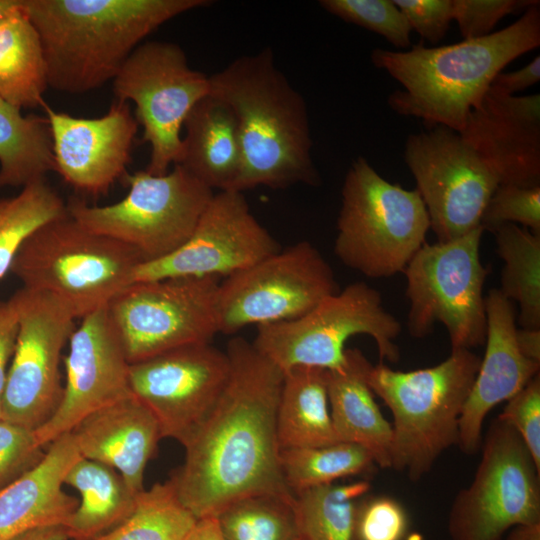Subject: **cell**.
<instances>
[{"instance_id": "15", "label": "cell", "mask_w": 540, "mask_h": 540, "mask_svg": "<svg viewBox=\"0 0 540 540\" xmlns=\"http://www.w3.org/2000/svg\"><path fill=\"white\" fill-rule=\"evenodd\" d=\"M17 334L2 400V419L37 430L56 412L63 393L62 351L75 318L55 297L21 288L10 298Z\"/></svg>"}, {"instance_id": "17", "label": "cell", "mask_w": 540, "mask_h": 540, "mask_svg": "<svg viewBox=\"0 0 540 540\" xmlns=\"http://www.w3.org/2000/svg\"><path fill=\"white\" fill-rule=\"evenodd\" d=\"M230 369L226 351L192 344L130 364V389L155 417L162 438L184 446L217 404Z\"/></svg>"}, {"instance_id": "26", "label": "cell", "mask_w": 540, "mask_h": 540, "mask_svg": "<svg viewBox=\"0 0 540 540\" xmlns=\"http://www.w3.org/2000/svg\"><path fill=\"white\" fill-rule=\"evenodd\" d=\"M183 128L177 164L212 190H232L242 160L239 126L232 108L209 93L191 109Z\"/></svg>"}, {"instance_id": "7", "label": "cell", "mask_w": 540, "mask_h": 540, "mask_svg": "<svg viewBox=\"0 0 540 540\" xmlns=\"http://www.w3.org/2000/svg\"><path fill=\"white\" fill-rule=\"evenodd\" d=\"M341 196L334 242L338 259L372 279L404 271L430 229L418 190L388 182L359 156L347 171Z\"/></svg>"}, {"instance_id": "25", "label": "cell", "mask_w": 540, "mask_h": 540, "mask_svg": "<svg viewBox=\"0 0 540 540\" xmlns=\"http://www.w3.org/2000/svg\"><path fill=\"white\" fill-rule=\"evenodd\" d=\"M370 362L356 348L346 349L345 364L326 370L335 433L342 442L366 449L380 468H390L392 425L384 418L367 382Z\"/></svg>"}, {"instance_id": "35", "label": "cell", "mask_w": 540, "mask_h": 540, "mask_svg": "<svg viewBox=\"0 0 540 540\" xmlns=\"http://www.w3.org/2000/svg\"><path fill=\"white\" fill-rule=\"evenodd\" d=\"M66 213L65 202L45 179L24 186L14 196L0 197V279L10 271L24 241Z\"/></svg>"}, {"instance_id": "33", "label": "cell", "mask_w": 540, "mask_h": 540, "mask_svg": "<svg viewBox=\"0 0 540 540\" xmlns=\"http://www.w3.org/2000/svg\"><path fill=\"white\" fill-rule=\"evenodd\" d=\"M197 521L169 478L138 493L131 514L94 540H186Z\"/></svg>"}, {"instance_id": "34", "label": "cell", "mask_w": 540, "mask_h": 540, "mask_svg": "<svg viewBox=\"0 0 540 540\" xmlns=\"http://www.w3.org/2000/svg\"><path fill=\"white\" fill-rule=\"evenodd\" d=\"M367 481L327 484L294 494L293 508L301 540H353L357 501Z\"/></svg>"}, {"instance_id": "47", "label": "cell", "mask_w": 540, "mask_h": 540, "mask_svg": "<svg viewBox=\"0 0 540 540\" xmlns=\"http://www.w3.org/2000/svg\"><path fill=\"white\" fill-rule=\"evenodd\" d=\"M11 540H69V536L65 525H51L26 531Z\"/></svg>"}, {"instance_id": "30", "label": "cell", "mask_w": 540, "mask_h": 540, "mask_svg": "<svg viewBox=\"0 0 540 540\" xmlns=\"http://www.w3.org/2000/svg\"><path fill=\"white\" fill-rule=\"evenodd\" d=\"M55 172L48 119L24 115L0 98V188L20 187Z\"/></svg>"}, {"instance_id": "18", "label": "cell", "mask_w": 540, "mask_h": 540, "mask_svg": "<svg viewBox=\"0 0 540 540\" xmlns=\"http://www.w3.org/2000/svg\"><path fill=\"white\" fill-rule=\"evenodd\" d=\"M281 249L252 214L243 192L214 194L189 238L162 258L141 262L134 282L226 278Z\"/></svg>"}, {"instance_id": "13", "label": "cell", "mask_w": 540, "mask_h": 540, "mask_svg": "<svg viewBox=\"0 0 540 540\" xmlns=\"http://www.w3.org/2000/svg\"><path fill=\"white\" fill-rule=\"evenodd\" d=\"M339 291L330 264L308 241H300L219 282V333L298 318Z\"/></svg>"}, {"instance_id": "4", "label": "cell", "mask_w": 540, "mask_h": 540, "mask_svg": "<svg viewBox=\"0 0 540 540\" xmlns=\"http://www.w3.org/2000/svg\"><path fill=\"white\" fill-rule=\"evenodd\" d=\"M209 77L210 93L238 121L242 160L233 191L320 183L306 102L277 68L270 47L238 57Z\"/></svg>"}, {"instance_id": "44", "label": "cell", "mask_w": 540, "mask_h": 540, "mask_svg": "<svg viewBox=\"0 0 540 540\" xmlns=\"http://www.w3.org/2000/svg\"><path fill=\"white\" fill-rule=\"evenodd\" d=\"M17 334V314L11 299L0 301V419L6 385L8 363L11 359Z\"/></svg>"}, {"instance_id": "2", "label": "cell", "mask_w": 540, "mask_h": 540, "mask_svg": "<svg viewBox=\"0 0 540 540\" xmlns=\"http://www.w3.org/2000/svg\"><path fill=\"white\" fill-rule=\"evenodd\" d=\"M208 0H22L46 63L48 87L83 94L115 78L142 41Z\"/></svg>"}, {"instance_id": "27", "label": "cell", "mask_w": 540, "mask_h": 540, "mask_svg": "<svg viewBox=\"0 0 540 540\" xmlns=\"http://www.w3.org/2000/svg\"><path fill=\"white\" fill-rule=\"evenodd\" d=\"M64 485L80 494L65 524L69 540H94L112 530L131 514L138 494L115 469L83 457L68 470Z\"/></svg>"}, {"instance_id": "28", "label": "cell", "mask_w": 540, "mask_h": 540, "mask_svg": "<svg viewBox=\"0 0 540 540\" xmlns=\"http://www.w3.org/2000/svg\"><path fill=\"white\" fill-rule=\"evenodd\" d=\"M283 373L276 414L280 449L339 442L330 413L326 370L299 366Z\"/></svg>"}, {"instance_id": "36", "label": "cell", "mask_w": 540, "mask_h": 540, "mask_svg": "<svg viewBox=\"0 0 540 540\" xmlns=\"http://www.w3.org/2000/svg\"><path fill=\"white\" fill-rule=\"evenodd\" d=\"M292 498L254 494L240 498L216 518L224 540H301Z\"/></svg>"}, {"instance_id": "6", "label": "cell", "mask_w": 540, "mask_h": 540, "mask_svg": "<svg viewBox=\"0 0 540 540\" xmlns=\"http://www.w3.org/2000/svg\"><path fill=\"white\" fill-rule=\"evenodd\" d=\"M141 262L132 248L87 229L67 212L24 241L10 271L22 288L55 297L82 319L133 284Z\"/></svg>"}, {"instance_id": "41", "label": "cell", "mask_w": 540, "mask_h": 540, "mask_svg": "<svg viewBox=\"0 0 540 540\" xmlns=\"http://www.w3.org/2000/svg\"><path fill=\"white\" fill-rule=\"evenodd\" d=\"M520 436L540 471V375L511 397L498 416Z\"/></svg>"}, {"instance_id": "38", "label": "cell", "mask_w": 540, "mask_h": 540, "mask_svg": "<svg viewBox=\"0 0 540 540\" xmlns=\"http://www.w3.org/2000/svg\"><path fill=\"white\" fill-rule=\"evenodd\" d=\"M508 223L521 224L540 236V186L498 185L483 210L480 225L494 232Z\"/></svg>"}, {"instance_id": "20", "label": "cell", "mask_w": 540, "mask_h": 540, "mask_svg": "<svg viewBox=\"0 0 540 540\" xmlns=\"http://www.w3.org/2000/svg\"><path fill=\"white\" fill-rule=\"evenodd\" d=\"M53 145L55 172L76 190L106 193L127 173L138 122L130 105L115 100L106 114L83 118L45 105Z\"/></svg>"}, {"instance_id": "5", "label": "cell", "mask_w": 540, "mask_h": 540, "mask_svg": "<svg viewBox=\"0 0 540 540\" xmlns=\"http://www.w3.org/2000/svg\"><path fill=\"white\" fill-rule=\"evenodd\" d=\"M480 361L470 349H453L441 363L413 371L370 364L367 382L393 415L390 468L417 482L457 445L460 416Z\"/></svg>"}, {"instance_id": "24", "label": "cell", "mask_w": 540, "mask_h": 540, "mask_svg": "<svg viewBox=\"0 0 540 540\" xmlns=\"http://www.w3.org/2000/svg\"><path fill=\"white\" fill-rule=\"evenodd\" d=\"M80 457L72 433L63 434L34 468L0 488V540L66 524L79 499L64 491V477Z\"/></svg>"}, {"instance_id": "50", "label": "cell", "mask_w": 540, "mask_h": 540, "mask_svg": "<svg viewBox=\"0 0 540 540\" xmlns=\"http://www.w3.org/2000/svg\"><path fill=\"white\" fill-rule=\"evenodd\" d=\"M22 8V0H0V21L10 17Z\"/></svg>"}, {"instance_id": "48", "label": "cell", "mask_w": 540, "mask_h": 540, "mask_svg": "<svg viewBox=\"0 0 540 540\" xmlns=\"http://www.w3.org/2000/svg\"><path fill=\"white\" fill-rule=\"evenodd\" d=\"M186 540H224L215 517L199 519Z\"/></svg>"}, {"instance_id": "12", "label": "cell", "mask_w": 540, "mask_h": 540, "mask_svg": "<svg viewBox=\"0 0 540 540\" xmlns=\"http://www.w3.org/2000/svg\"><path fill=\"white\" fill-rule=\"evenodd\" d=\"M115 100L135 104L150 145L146 171L162 175L179 162L181 132L195 104L210 93V77L192 69L183 49L173 42L141 43L113 79Z\"/></svg>"}, {"instance_id": "49", "label": "cell", "mask_w": 540, "mask_h": 540, "mask_svg": "<svg viewBox=\"0 0 540 540\" xmlns=\"http://www.w3.org/2000/svg\"><path fill=\"white\" fill-rule=\"evenodd\" d=\"M506 540H540V522L521 524L511 528Z\"/></svg>"}, {"instance_id": "8", "label": "cell", "mask_w": 540, "mask_h": 540, "mask_svg": "<svg viewBox=\"0 0 540 540\" xmlns=\"http://www.w3.org/2000/svg\"><path fill=\"white\" fill-rule=\"evenodd\" d=\"M122 179L128 192L120 201L96 206L74 197L67 212L87 229L132 248L143 262L180 247L214 195L179 164L162 175L140 170Z\"/></svg>"}, {"instance_id": "31", "label": "cell", "mask_w": 540, "mask_h": 540, "mask_svg": "<svg viewBox=\"0 0 540 540\" xmlns=\"http://www.w3.org/2000/svg\"><path fill=\"white\" fill-rule=\"evenodd\" d=\"M493 233L504 262L499 291L518 303L521 328L540 329V236L512 223Z\"/></svg>"}, {"instance_id": "11", "label": "cell", "mask_w": 540, "mask_h": 540, "mask_svg": "<svg viewBox=\"0 0 540 540\" xmlns=\"http://www.w3.org/2000/svg\"><path fill=\"white\" fill-rule=\"evenodd\" d=\"M480 450L473 480L449 511L451 540H503L517 525L540 522V471L518 433L497 417Z\"/></svg>"}, {"instance_id": "22", "label": "cell", "mask_w": 540, "mask_h": 540, "mask_svg": "<svg viewBox=\"0 0 540 540\" xmlns=\"http://www.w3.org/2000/svg\"><path fill=\"white\" fill-rule=\"evenodd\" d=\"M484 299L486 349L459 421L457 446L466 455L480 450L487 414L517 394L540 369V363L525 358L518 349L513 302L499 289H491Z\"/></svg>"}, {"instance_id": "32", "label": "cell", "mask_w": 540, "mask_h": 540, "mask_svg": "<svg viewBox=\"0 0 540 540\" xmlns=\"http://www.w3.org/2000/svg\"><path fill=\"white\" fill-rule=\"evenodd\" d=\"M279 458L284 481L293 494L341 478L367 474L377 467L366 449L342 441L280 449Z\"/></svg>"}, {"instance_id": "10", "label": "cell", "mask_w": 540, "mask_h": 540, "mask_svg": "<svg viewBox=\"0 0 540 540\" xmlns=\"http://www.w3.org/2000/svg\"><path fill=\"white\" fill-rule=\"evenodd\" d=\"M483 231L479 226L447 242H425L409 261L404 273L411 336L423 338L440 322L452 350L485 343L483 287L489 271L480 259Z\"/></svg>"}, {"instance_id": "43", "label": "cell", "mask_w": 540, "mask_h": 540, "mask_svg": "<svg viewBox=\"0 0 540 540\" xmlns=\"http://www.w3.org/2000/svg\"><path fill=\"white\" fill-rule=\"evenodd\" d=\"M411 30L436 44L444 38L453 21L452 0H393Z\"/></svg>"}, {"instance_id": "14", "label": "cell", "mask_w": 540, "mask_h": 540, "mask_svg": "<svg viewBox=\"0 0 540 540\" xmlns=\"http://www.w3.org/2000/svg\"><path fill=\"white\" fill-rule=\"evenodd\" d=\"M219 278L135 282L107 306L130 364L179 347L210 343L219 333Z\"/></svg>"}, {"instance_id": "29", "label": "cell", "mask_w": 540, "mask_h": 540, "mask_svg": "<svg viewBox=\"0 0 540 540\" xmlns=\"http://www.w3.org/2000/svg\"><path fill=\"white\" fill-rule=\"evenodd\" d=\"M47 88L41 42L22 5L0 21V98L21 110L44 107Z\"/></svg>"}, {"instance_id": "39", "label": "cell", "mask_w": 540, "mask_h": 540, "mask_svg": "<svg viewBox=\"0 0 540 540\" xmlns=\"http://www.w3.org/2000/svg\"><path fill=\"white\" fill-rule=\"evenodd\" d=\"M407 529V513L396 499L377 495L357 501L353 540H402Z\"/></svg>"}, {"instance_id": "9", "label": "cell", "mask_w": 540, "mask_h": 540, "mask_svg": "<svg viewBox=\"0 0 540 540\" xmlns=\"http://www.w3.org/2000/svg\"><path fill=\"white\" fill-rule=\"evenodd\" d=\"M399 321L387 311L379 291L363 281L348 284L302 316L257 326L254 347L283 372L293 367L341 368L348 339L369 335L380 360L397 363Z\"/></svg>"}, {"instance_id": "45", "label": "cell", "mask_w": 540, "mask_h": 540, "mask_svg": "<svg viewBox=\"0 0 540 540\" xmlns=\"http://www.w3.org/2000/svg\"><path fill=\"white\" fill-rule=\"evenodd\" d=\"M540 80V57L537 55L529 64L513 72L499 73L492 85L507 95H515Z\"/></svg>"}, {"instance_id": "1", "label": "cell", "mask_w": 540, "mask_h": 540, "mask_svg": "<svg viewBox=\"0 0 540 540\" xmlns=\"http://www.w3.org/2000/svg\"><path fill=\"white\" fill-rule=\"evenodd\" d=\"M225 351L227 384L170 477L198 520L249 495L294 496L282 475L276 428L284 373L242 337L230 339Z\"/></svg>"}, {"instance_id": "40", "label": "cell", "mask_w": 540, "mask_h": 540, "mask_svg": "<svg viewBox=\"0 0 540 540\" xmlns=\"http://www.w3.org/2000/svg\"><path fill=\"white\" fill-rule=\"evenodd\" d=\"M43 448L34 430L1 418L0 486L4 487L34 468L45 455Z\"/></svg>"}, {"instance_id": "16", "label": "cell", "mask_w": 540, "mask_h": 540, "mask_svg": "<svg viewBox=\"0 0 540 540\" xmlns=\"http://www.w3.org/2000/svg\"><path fill=\"white\" fill-rule=\"evenodd\" d=\"M404 160L437 242L459 238L481 226L483 210L499 183L460 133L435 125L410 134Z\"/></svg>"}, {"instance_id": "21", "label": "cell", "mask_w": 540, "mask_h": 540, "mask_svg": "<svg viewBox=\"0 0 540 540\" xmlns=\"http://www.w3.org/2000/svg\"><path fill=\"white\" fill-rule=\"evenodd\" d=\"M499 185L540 186V94L507 95L492 84L460 132Z\"/></svg>"}, {"instance_id": "46", "label": "cell", "mask_w": 540, "mask_h": 540, "mask_svg": "<svg viewBox=\"0 0 540 540\" xmlns=\"http://www.w3.org/2000/svg\"><path fill=\"white\" fill-rule=\"evenodd\" d=\"M516 343L525 358L540 363V329L517 328Z\"/></svg>"}, {"instance_id": "19", "label": "cell", "mask_w": 540, "mask_h": 540, "mask_svg": "<svg viewBox=\"0 0 540 540\" xmlns=\"http://www.w3.org/2000/svg\"><path fill=\"white\" fill-rule=\"evenodd\" d=\"M68 343L60 404L35 430L42 447L71 432L90 414L132 395L130 362L107 307L83 317Z\"/></svg>"}, {"instance_id": "3", "label": "cell", "mask_w": 540, "mask_h": 540, "mask_svg": "<svg viewBox=\"0 0 540 540\" xmlns=\"http://www.w3.org/2000/svg\"><path fill=\"white\" fill-rule=\"evenodd\" d=\"M539 46L537 1L517 21L487 36L431 48L418 44L408 51L376 48L371 61L403 86L388 97L393 111L460 133L502 69Z\"/></svg>"}, {"instance_id": "23", "label": "cell", "mask_w": 540, "mask_h": 540, "mask_svg": "<svg viewBox=\"0 0 540 540\" xmlns=\"http://www.w3.org/2000/svg\"><path fill=\"white\" fill-rule=\"evenodd\" d=\"M71 433L81 457L112 467L135 493L145 489V469L162 435L155 417L136 397L90 414Z\"/></svg>"}, {"instance_id": "42", "label": "cell", "mask_w": 540, "mask_h": 540, "mask_svg": "<svg viewBox=\"0 0 540 540\" xmlns=\"http://www.w3.org/2000/svg\"><path fill=\"white\" fill-rule=\"evenodd\" d=\"M536 0H452L453 20L464 39H475L492 33L505 16L525 11Z\"/></svg>"}, {"instance_id": "37", "label": "cell", "mask_w": 540, "mask_h": 540, "mask_svg": "<svg viewBox=\"0 0 540 540\" xmlns=\"http://www.w3.org/2000/svg\"><path fill=\"white\" fill-rule=\"evenodd\" d=\"M319 5L345 22L384 37L396 48L411 46V28L393 0H321Z\"/></svg>"}]
</instances>
